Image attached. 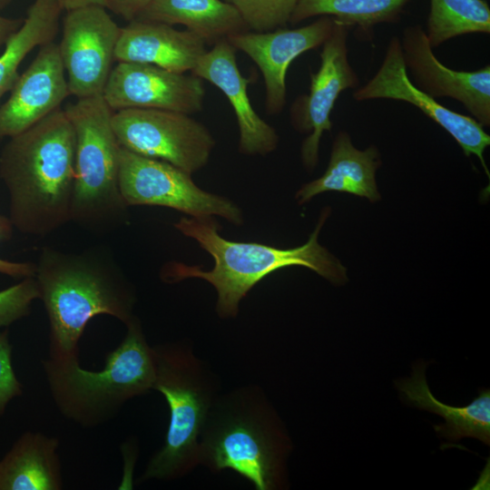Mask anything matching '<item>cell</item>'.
Here are the masks:
<instances>
[{
    "mask_svg": "<svg viewBox=\"0 0 490 490\" xmlns=\"http://www.w3.org/2000/svg\"><path fill=\"white\" fill-rule=\"evenodd\" d=\"M409 78L420 90L437 98L459 102L483 127L490 126V66L457 71L443 64L433 52L425 29L410 25L400 39Z\"/></svg>",
    "mask_w": 490,
    "mask_h": 490,
    "instance_id": "5bb4252c",
    "label": "cell"
},
{
    "mask_svg": "<svg viewBox=\"0 0 490 490\" xmlns=\"http://www.w3.org/2000/svg\"><path fill=\"white\" fill-rule=\"evenodd\" d=\"M329 212L328 208L323 209L307 242L289 249L229 240L220 234V227L212 217H182L174 223V227L196 240L211 256L214 265L205 270L199 266L170 261L162 267L161 278L166 283L192 278L206 280L216 290L215 310L223 319L236 318L240 301L251 289L280 269L305 267L334 285H343L348 281L346 268L318 240Z\"/></svg>",
    "mask_w": 490,
    "mask_h": 490,
    "instance_id": "3957f363",
    "label": "cell"
},
{
    "mask_svg": "<svg viewBox=\"0 0 490 490\" xmlns=\"http://www.w3.org/2000/svg\"><path fill=\"white\" fill-rule=\"evenodd\" d=\"M334 24L333 17L323 15L294 29L245 31L227 39L236 50L246 54L261 72L265 109L269 114H279L285 107L286 75L291 63L305 52L320 47L331 34Z\"/></svg>",
    "mask_w": 490,
    "mask_h": 490,
    "instance_id": "9a60e30c",
    "label": "cell"
},
{
    "mask_svg": "<svg viewBox=\"0 0 490 490\" xmlns=\"http://www.w3.org/2000/svg\"><path fill=\"white\" fill-rule=\"evenodd\" d=\"M136 19L184 25L211 45L250 31L237 10L223 0H152Z\"/></svg>",
    "mask_w": 490,
    "mask_h": 490,
    "instance_id": "7402d4cb",
    "label": "cell"
},
{
    "mask_svg": "<svg viewBox=\"0 0 490 490\" xmlns=\"http://www.w3.org/2000/svg\"><path fill=\"white\" fill-rule=\"evenodd\" d=\"M12 345L8 331L0 332V416L5 412L9 402L23 394V386L18 380L12 363Z\"/></svg>",
    "mask_w": 490,
    "mask_h": 490,
    "instance_id": "83f0119b",
    "label": "cell"
},
{
    "mask_svg": "<svg viewBox=\"0 0 490 490\" xmlns=\"http://www.w3.org/2000/svg\"><path fill=\"white\" fill-rule=\"evenodd\" d=\"M125 326L123 339L100 370L82 368L79 358L43 360L54 402L66 418L94 427L113 418L128 400L153 390V348L136 316Z\"/></svg>",
    "mask_w": 490,
    "mask_h": 490,
    "instance_id": "5b68a950",
    "label": "cell"
},
{
    "mask_svg": "<svg viewBox=\"0 0 490 490\" xmlns=\"http://www.w3.org/2000/svg\"><path fill=\"white\" fill-rule=\"evenodd\" d=\"M191 74L219 88L233 108L240 132L239 151L247 155L274 152L279 135L253 109L248 95L251 78H245L237 64L236 49L222 40L200 58Z\"/></svg>",
    "mask_w": 490,
    "mask_h": 490,
    "instance_id": "e0dca14e",
    "label": "cell"
},
{
    "mask_svg": "<svg viewBox=\"0 0 490 490\" xmlns=\"http://www.w3.org/2000/svg\"><path fill=\"white\" fill-rule=\"evenodd\" d=\"M152 348L153 390L164 397L170 417L163 444L150 458L140 482L180 479L199 466L200 436L221 393L217 375L187 342H169Z\"/></svg>",
    "mask_w": 490,
    "mask_h": 490,
    "instance_id": "8992f818",
    "label": "cell"
},
{
    "mask_svg": "<svg viewBox=\"0 0 490 490\" xmlns=\"http://www.w3.org/2000/svg\"><path fill=\"white\" fill-rule=\"evenodd\" d=\"M24 19H12L0 15V48L20 28Z\"/></svg>",
    "mask_w": 490,
    "mask_h": 490,
    "instance_id": "4dcf8cb0",
    "label": "cell"
},
{
    "mask_svg": "<svg viewBox=\"0 0 490 490\" xmlns=\"http://www.w3.org/2000/svg\"><path fill=\"white\" fill-rule=\"evenodd\" d=\"M411 0H298L289 24L328 15L350 29L360 41H372L374 27L397 23Z\"/></svg>",
    "mask_w": 490,
    "mask_h": 490,
    "instance_id": "603a6c76",
    "label": "cell"
},
{
    "mask_svg": "<svg viewBox=\"0 0 490 490\" xmlns=\"http://www.w3.org/2000/svg\"><path fill=\"white\" fill-rule=\"evenodd\" d=\"M119 189L125 204L162 206L189 217L219 216L243 222L241 210L232 201L203 191L191 174L163 161L148 158L121 147Z\"/></svg>",
    "mask_w": 490,
    "mask_h": 490,
    "instance_id": "9c48e42d",
    "label": "cell"
},
{
    "mask_svg": "<svg viewBox=\"0 0 490 490\" xmlns=\"http://www.w3.org/2000/svg\"><path fill=\"white\" fill-rule=\"evenodd\" d=\"M431 47L469 34H490V7L485 0H430L425 30Z\"/></svg>",
    "mask_w": 490,
    "mask_h": 490,
    "instance_id": "d4e9b609",
    "label": "cell"
},
{
    "mask_svg": "<svg viewBox=\"0 0 490 490\" xmlns=\"http://www.w3.org/2000/svg\"><path fill=\"white\" fill-rule=\"evenodd\" d=\"M59 441L26 431L0 460V490H60L62 465Z\"/></svg>",
    "mask_w": 490,
    "mask_h": 490,
    "instance_id": "44dd1931",
    "label": "cell"
},
{
    "mask_svg": "<svg viewBox=\"0 0 490 490\" xmlns=\"http://www.w3.org/2000/svg\"><path fill=\"white\" fill-rule=\"evenodd\" d=\"M63 11H71L88 5L104 6L103 0H54Z\"/></svg>",
    "mask_w": 490,
    "mask_h": 490,
    "instance_id": "1f68e13d",
    "label": "cell"
},
{
    "mask_svg": "<svg viewBox=\"0 0 490 490\" xmlns=\"http://www.w3.org/2000/svg\"><path fill=\"white\" fill-rule=\"evenodd\" d=\"M11 0H0V9L9 4Z\"/></svg>",
    "mask_w": 490,
    "mask_h": 490,
    "instance_id": "d6a6232c",
    "label": "cell"
},
{
    "mask_svg": "<svg viewBox=\"0 0 490 490\" xmlns=\"http://www.w3.org/2000/svg\"><path fill=\"white\" fill-rule=\"evenodd\" d=\"M34 278L49 320L48 358L78 359L79 340L98 315L124 325L135 317L134 287L104 247L76 252L44 247Z\"/></svg>",
    "mask_w": 490,
    "mask_h": 490,
    "instance_id": "6da1fadb",
    "label": "cell"
},
{
    "mask_svg": "<svg viewBox=\"0 0 490 490\" xmlns=\"http://www.w3.org/2000/svg\"><path fill=\"white\" fill-rule=\"evenodd\" d=\"M104 7L131 22L136 19L152 0H103Z\"/></svg>",
    "mask_w": 490,
    "mask_h": 490,
    "instance_id": "f546056e",
    "label": "cell"
},
{
    "mask_svg": "<svg viewBox=\"0 0 490 490\" xmlns=\"http://www.w3.org/2000/svg\"><path fill=\"white\" fill-rule=\"evenodd\" d=\"M426 364L413 365L409 377L397 379L396 387L407 405L436 414L445 424L435 425L436 435L454 444L464 437H473L490 445V391L481 390L468 405L452 407L440 402L431 393L426 382Z\"/></svg>",
    "mask_w": 490,
    "mask_h": 490,
    "instance_id": "d6986e66",
    "label": "cell"
},
{
    "mask_svg": "<svg viewBox=\"0 0 490 490\" xmlns=\"http://www.w3.org/2000/svg\"><path fill=\"white\" fill-rule=\"evenodd\" d=\"M203 82L192 74L176 73L148 64L118 62L102 95L113 112L159 109L191 115L203 108Z\"/></svg>",
    "mask_w": 490,
    "mask_h": 490,
    "instance_id": "4fadbf2b",
    "label": "cell"
},
{
    "mask_svg": "<svg viewBox=\"0 0 490 490\" xmlns=\"http://www.w3.org/2000/svg\"><path fill=\"white\" fill-rule=\"evenodd\" d=\"M351 29L335 19L331 34L320 46V65L310 74L307 94L298 97L290 110L291 122L299 132L309 133L300 155L304 167L312 171L318 162L320 140L330 132V114L339 95L359 87V78L348 58V37Z\"/></svg>",
    "mask_w": 490,
    "mask_h": 490,
    "instance_id": "30bf717a",
    "label": "cell"
},
{
    "mask_svg": "<svg viewBox=\"0 0 490 490\" xmlns=\"http://www.w3.org/2000/svg\"><path fill=\"white\" fill-rule=\"evenodd\" d=\"M232 5L250 31L269 32L286 27L298 0H223Z\"/></svg>",
    "mask_w": 490,
    "mask_h": 490,
    "instance_id": "484cf974",
    "label": "cell"
},
{
    "mask_svg": "<svg viewBox=\"0 0 490 490\" xmlns=\"http://www.w3.org/2000/svg\"><path fill=\"white\" fill-rule=\"evenodd\" d=\"M121 29L104 6L66 13L58 46L70 95L77 99L102 95Z\"/></svg>",
    "mask_w": 490,
    "mask_h": 490,
    "instance_id": "8fae6325",
    "label": "cell"
},
{
    "mask_svg": "<svg viewBox=\"0 0 490 490\" xmlns=\"http://www.w3.org/2000/svg\"><path fill=\"white\" fill-rule=\"evenodd\" d=\"M112 125L122 148L166 162L191 175L207 164L215 146L209 129L182 113L123 109L113 112Z\"/></svg>",
    "mask_w": 490,
    "mask_h": 490,
    "instance_id": "ba28073f",
    "label": "cell"
},
{
    "mask_svg": "<svg viewBox=\"0 0 490 490\" xmlns=\"http://www.w3.org/2000/svg\"><path fill=\"white\" fill-rule=\"evenodd\" d=\"M62 11L54 0H34L30 5L23 24L0 54V100L17 81L18 68L26 55L34 47L53 42Z\"/></svg>",
    "mask_w": 490,
    "mask_h": 490,
    "instance_id": "cb8c5ba5",
    "label": "cell"
},
{
    "mask_svg": "<svg viewBox=\"0 0 490 490\" xmlns=\"http://www.w3.org/2000/svg\"><path fill=\"white\" fill-rule=\"evenodd\" d=\"M352 96L358 102L390 99L416 106L450 134L466 157L476 156L487 177H490L484 158V152L490 144V136L473 117L446 108L413 83L404 64L398 37L390 38L377 73L364 85L358 87Z\"/></svg>",
    "mask_w": 490,
    "mask_h": 490,
    "instance_id": "7c38bea8",
    "label": "cell"
},
{
    "mask_svg": "<svg viewBox=\"0 0 490 490\" xmlns=\"http://www.w3.org/2000/svg\"><path fill=\"white\" fill-rule=\"evenodd\" d=\"M14 226L8 218L0 214V242L9 240L14 233ZM0 273L14 279L34 277L35 263L12 261L0 258Z\"/></svg>",
    "mask_w": 490,
    "mask_h": 490,
    "instance_id": "f1b7e54d",
    "label": "cell"
},
{
    "mask_svg": "<svg viewBox=\"0 0 490 490\" xmlns=\"http://www.w3.org/2000/svg\"><path fill=\"white\" fill-rule=\"evenodd\" d=\"M0 179L18 231L43 237L71 221L75 137L64 110L9 139L0 153Z\"/></svg>",
    "mask_w": 490,
    "mask_h": 490,
    "instance_id": "7a4b0ae2",
    "label": "cell"
},
{
    "mask_svg": "<svg viewBox=\"0 0 490 490\" xmlns=\"http://www.w3.org/2000/svg\"><path fill=\"white\" fill-rule=\"evenodd\" d=\"M64 112L75 137L71 221L90 231H111L128 218L119 189L121 146L112 125L113 111L103 95H95L77 99Z\"/></svg>",
    "mask_w": 490,
    "mask_h": 490,
    "instance_id": "52a82bcc",
    "label": "cell"
},
{
    "mask_svg": "<svg viewBox=\"0 0 490 490\" xmlns=\"http://www.w3.org/2000/svg\"><path fill=\"white\" fill-rule=\"evenodd\" d=\"M380 165V153L375 145L359 150L353 145L349 133L340 131L333 141L326 171L319 178L301 186L296 193L298 203H306L327 191L346 192L377 201L380 194L376 172Z\"/></svg>",
    "mask_w": 490,
    "mask_h": 490,
    "instance_id": "ffe728a7",
    "label": "cell"
},
{
    "mask_svg": "<svg viewBox=\"0 0 490 490\" xmlns=\"http://www.w3.org/2000/svg\"><path fill=\"white\" fill-rule=\"evenodd\" d=\"M39 299L38 286L34 277L0 290V328L8 327L26 317L32 303Z\"/></svg>",
    "mask_w": 490,
    "mask_h": 490,
    "instance_id": "4316f807",
    "label": "cell"
},
{
    "mask_svg": "<svg viewBox=\"0 0 490 490\" xmlns=\"http://www.w3.org/2000/svg\"><path fill=\"white\" fill-rule=\"evenodd\" d=\"M206 51L205 42L187 29L180 31L167 24L135 19L122 27L114 60L187 73Z\"/></svg>",
    "mask_w": 490,
    "mask_h": 490,
    "instance_id": "ac0fdd59",
    "label": "cell"
},
{
    "mask_svg": "<svg viewBox=\"0 0 490 490\" xmlns=\"http://www.w3.org/2000/svg\"><path fill=\"white\" fill-rule=\"evenodd\" d=\"M292 448L265 391L249 384L221 392L215 400L200 436L199 466L213 474L230 469L257 490H284Z\"/></svg>",
    "mask_w": 490,
    "mask_h": 490,
    "instance_id": "277c9868",
    "label": "cell"
},
{
    "mask_svg": "<svg viewBox=\"0 0 490 490\" xmlns=\"http://www.w3.org/2000/svg\"><path fill=\"white\" fill-rule=\"evenodd\" d=\"M0 106V139L13 137L60 108L70 95L58 44L40 46Z\"/></svg>",
    "mask_w": 490,
    "mask_h": 490,
    "instance_id": "2e32d148",
    "label": "cell"
}]
</instances>
